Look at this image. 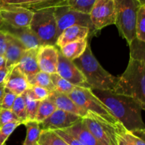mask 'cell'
<instances>
[{
    "label": "cell",
    "instance_id": "6da1fadb",
    "mask_svg": "<svg viewBox=\"0 0 145 145\" xmlns=\"http://www.w3.org/2000/svg\"><path fill=\"white\" fill-rule=\"evenodd\" d=\"M91 91L126 130L133 132L145 130L142 117V112L145 110V106L137 99L110 90L91 89Z\"/></svg>",
    "mask_w": 145,
    "mask_h": 145
},
{
    "label": "cell",
    "instance_id": "7a4b0ae2",
    "mask_svg": "<svg viewBox=\"0 0 145 145\" xmlns=\"http://www.w3.org/2000/svg\"><path fill=\"white\" fill-rule=\"evenodd\" d=\"M73 62L82 72L91 89L114 91L118 77L103 69L93 55L89 42L83 55Z\"/></svg>",
    "mask_w": 145,
    "mask_h": 145
},
{
    "label": "cell",
    "instance_id": "3957f363",
    "mask_svg": "<svg viewBox=\"0 0 145 145\" xmlns=\"http://www.w3.org/2000/svg\"><path fill=\"white\" fill-rule=\"evenodd\" d=\"M114 92L131 96L145 106V61L130 58L125 71L118 77Z\"/></svg>",
    "mask_w": 145,
    "mask_h": 145
},
{
    "label": "cell",
    "instance_id": "277c9868",
    "mask_svg": "<svg viewBox=\"0 0 145 145\" xmlns=\"http://www.w3.org/2000/svg\"><path fill=\"white\" fill-rule=\"evenodd\" d=\"M116 24L119 33L130 44L135 38V21L140 4L137 0H114Z\"/></svg>",
    "mask_w": 145,
    "mask_h": 145
},
{
    "label": "cell",
    "instance_id": "5b68a950",
    "mask_svg": "<svg viewBox=\"0 0 145 145\" xmlns=\"http://www.w3.org/2000/svg\"><path fill=\"white\" fill-rule=\"evenodd\" d=\"M52 8H43L33 12L29 27L35 34L41 45H55L57 38L56 20Z\"/></svg>",
    "mask_w": 145,
    "mask_h": 145
},
{
    "label": "cell",
    "instance_id": "8992f818",
    "mask_svg": "<svg viewBox=\"0 0 145 145\" xmlns=\"http://www.w3.org/2000/svg\"><path fill=\"white\" fill-rule=\"evenodd\" d=\"M68 96L75 103L87 112L94 113L113 125L120 123L107 106L92 92L91 88L76 86Z\"/></svg>",
    "mask_w": 145,
    "mask_h": 145
},
{
    "label": "cell",
    "instance_id": "52a82bcc",
    "mask_svg": "<svg viewBox=\"0 0 145 145\" xmlns=\"http://www.w3.org/2000/svg\"><path fill=\"white\" fill-rule=\"evenodd\" d=\"M88 130L101 145H117V124L113 125L94 113L88 112L82 118Z\"/></svg>",
    "mask_w": 145,
    "mask_h": 145
},
{
    "label": "cell",
    "instance_id": "ba28073f",
    "mask_svg": "<svg viewBox=\"0 0 145 145\" xmlns=\"http://www.w3.org/2000/svg\"><path fill=\"white\" fill-rule=\"evenodd\" d=\"M54 15L56 20L57 37L65 28L76 25L88 27L90 28L91 33L96 32L92 25L89 14L74 11L67 4L55 7Z\"/></svg>",
    "mask_w": 145,
    "mask_h": 145
},
{
    "label": "cell",
    "instance_id": "9c48e42d",
    "mask_svg": "<svg viewBox=\"0 0 145 145\" xmlns=\"http://www.w3.org/2000/svg\"><path fill=\"white\" fill-rule=\"evenodd\" d=\"M89 16L96 32L110 25H114L116 24L114 0H96Z\"/></svg>",
    "mask_w": 145,
    "mask_h": 145
},
{
    "label": "cell",
    "instance_id": "30bf717a",
    "mask_svg": "<svg viewBox=\"0 0 145 145\" xmlns=\"http://www.w3.org/2000/svg\"><path fill=\"white\" fill-rule=\"evenodd\" d=\"M34 11L16 6L0 7V18L4 24L14 27L29 26Z\"/></svg>",
    "mask_w": 145,
    "mask_h": 145
},
{
    "label": "cell",
    "instance_id": "8fae6325",
    "mask_svg": "<svg viewBox=\"0 0 145 145\" xmlns=\"http://www.w3.org/2000/svg\"><path fill=\"white\" fill-rule=\"evenodd\" d=\"M56 73L72 84L82 87L90 88L82 72L75 65L73 61L65 57L59 50Z\"/></svg>",
    "mask_w": 145,
    "mask_h": 145
},
{
    "label": "cell",
    "instance_id": "7c38bea8",
    "mask_svg": "<svg viewBox=\"0 0 145 145\" xmlns=\"http://www.w3.org/2000/svg\"><path fill=\"white\" fill-rule=\"evenodd\" d=\"M82 118L76 114L57 108L49 117L40 123V125L42 130H65Z\"/></svg>",
    "mask_w": 145,
    "mask_h": 145
},
{
    "label": "cell",
    "instance_id": "4fadbf2b",
    "mask_svg": "<svg viewBox=\"0 0 145 145\" xmlns=\"http://www.w3.org/2000/svg\"><path fill=\"white\" fill-rule=\"evenodd\" d=\"M59 50L55 45H40L38 49L37 58L40 70L51 74L56 73Z\"/></svg>",
    "mask_w": 145,
    "mask_h": 145
},
{
    "label": "cell",
    "instance_id": "5bb4252c",
    "mask_svg": "<svg viewBox=\"0 0 145 145\" xmlns=\"http://www.w3.org/2000/svg\"><path fill=\"white\" fill-rule=\"evenodd\" d=\"M0 30L18 39L26 50L39 48L41 45L38 38L29 26L14 27L4 24Z\"/></svg>",
    "mask_w": 145,
    "mask_h": 145
},
{
    "label": "cell",
    "instance_id": "9a60e30c",
    "mask_svg": "<svg viewBox=\"0 0 145 145\" xmlns=\"http://www.w3.org/2000/svg\"><path fill=\"white\" fill-rule=\"evenodd\" d=\"M64 4H67V0H0V7L16 6L28 8L33 11Z\"/></svg>",
    "mask_w": 145,
    "mask_h": 145
},
{
    "label": "cell",
    "instance_id": "2e32d148",
    "mask_svg": "<svg viewBox=\"0 0 145 145\" xmlns=\"http://www.w3.org/2000/svg\"><path fill=\"white\" fill-rule=\"evenodd\" d=\"M48 99L55 103L57 108L58 109L74 113L82 118L84 117L88 113L86 110L75 103L67 94L60 93L56 90L50 92Z\"/></svg>",
    "mask_w": 145,
    "mask_h": 145
},
{
    "label": "cell",
    "instance_id": "e0dca14e",
    "mask_svg": "<svg viewBox=\"0 0 145 145\" xmlns=\"http://www.w3.org/2000/svg\"><path fill=\"white\" fill-rule=\"evenodd\" d=\"M4 82L6 89L14 92L17 96L22 94L31 86L26 76L17 65L11 68Z\"/></svg>",
    "mask_w": 145,
    "mask_h": 145
},
{
    "label": "cell",
    "instance_id": "ac0fdd59",
    "mask_svg": "<svg viewBox=\"0 0 145 145\" xmlns=\"http://www.w3.org/2000/svg\"><path fill=\"white\" fill-rule=\"evenodd\" d=\"M7 34V44L4 55L6 59V67L8 69H11L18 65L21 57L26 50V48L18 39L9 34Z\"/></svg>",
    "mask_w": 145,
    "mask_h": 145
},
{
    "label": "cell",
    "instance_id": "d6986e66",
    "mask_svg": "<svg viewBox=\"0 0 145 145\" xmlns=\"http://www.w3.org/2000/svg\"><path fill=\"white\" fill-rule=\"evenodd\" d=\"M90 28L82 25H72L65 28L57 37L55 45L60 48L69 42L88 38Z\"/></svg>",
    "mask_w": 145,
    "mask_h": 145
},
{
    "label": "cell",
    "instance_id": "ffe728a7",
    "mask_svg": "<svg viewBox=\"0 0 145 145\" xmlns=\"http://www.w3.org/2000/svg\"><path fill=\"white\" fill-rule=\"evenodd\" d=\"M38 49V48L26 50L17 65L20 70L26 76L28 82L40 71L37 58Z\"/></svg>",
    "mask_w": 145,
    "mask_h": 145
},
{
    "label": "cell",
    "instance_id": "44dd1931",
    "mask_svg": "<svg viewBox=\"0 0 145 145\" xmlns=\"http://www.w3.org/2000/svg\"><path fill=\"white\" fill-rule=\"evenodd\" d=\"M62 130L70 134L84 145H101L85 126L82 119L73 125Z\"/></svg>",
    "mask_w": 145,
    "mask_h": 145
},
{
    "label": "cell",
    "instance_id": "7402d4cb",
    "mask_svg": "<svg viewBox=\"0 0 145 145\" xmlns=\"http://www.w3.org/2000/svg\"><path fill=\"white\" fill-rule=\"evenodd\" d=\"M88 43V38L79 40L66 44L59 48V51L65 57L73 61L83 55Z\"/></svg>",
    "mask_w": 145,
    "mask_h": 145
},
{
    "label": "cell",
    "instance_id": "603a6c76",
    "mask_svg": "<svg viewBox=\"0 0 145 145\" xmlns=\"http://www.w3.org/2000/svg\"><path fill=\"white\" fill-rule=\"evenodd\" d=\"M26 128V136L23 145H38L41 129L40 123L36 120H26L24 124Z\"/></svg>",
    "mask_w": 145,
    "mask_h": 145
},
{
    "label": "cell",
    "instance_id": "cb8c5ba5",
    "mask_svg": "<svg viewBox=\"0 0 145 145\" xmlns=\"http://www.w3.org/2000/svg\"><path fill=\"white\" fill-rule=\"evenodd\" d=\"M38 145H69L53 130H42Z\"/></svg>",
    "mask_w": 145,
    "mask_h": 145
},
{
    "label": "cell",
    "instance_id": "d4e9b609",
    "mask_svg": "<svg viewBox=\"0 0 145 145\" xmlns=\"http://www.w3.org/2000/svg\"><path fill=\"white\" fill-rule=\"evenodd\" d=\"M56 109L57 107L55 103L48 98L42 101H40L35 120L38 121V123H41L45 119L49 117Z\"/></svg>",
    "mask_w": 145,
    "mask_h": 145
},
{
    "label": "cell",
    "instance_id": "484cf974",
    "mask_svg": "<svg viewBox=\"0 0 145 145\" xmlns=\"http://www.w3.org/2000/svg\"><path fill=\"white\" fill-rule=\"evenodd\" d=\"M28 82L30 84V86L37 85V86H42L47 89L50 92L55 90V87L52 82L50 75L42 71L38 72Z\"/></svg>",
    "mask_w": 145,
    "mask_h": 145
},
{
    "label": "cell",
    "instance_id": "4316f807",
    "mask_svg": "<svg viewBox=\"0 0 145 145\" xmlns=\"http://www.w3.org/2000/svg\"><path fill=\"white\" fill-rule=\"evenodd\" d=\"M50 75L52 83L55 87V90L60 92V93H63L68 95L74 90V89L76 86H77L76 85L72 84L67 80L62 78L57 73H53Z\"/></svg>",
    "mask_w": 145,
    "mask_h": 145
},
{
    "label": "cell",
    "instance_id": "83f0119b",
    "mask_svg": "<svg viewBox=\"0 0 145 145\" xmlns=\"http://www.w3.org/2000/svg\"><path fill=\"white\" fill-rule=\"evenodd\" d=\"M135 37L142 41H145V4L138 8L135 21Z\"/></svg>",
    "mask_w": 145,
    "mask_h": 145
},
{
    "label": "cell",
    "instance_id": "f1b7e54d",
    "mask_svg": "<svg viewBox=\"0 0 145 145\" xmlns=\"http://www.w3.org/2000/svg\"><path fill=\"white\" fill-rule=\"evenodd\" d=\"M130 58L139 61H145V41L135 38L129 44Z\"/></svg>",
    "mask_w": 145,
    "mask_h": 145
},
{
    "label": "cell",
    "instance_id": "f546056e",
    "mask_svg": "<svg viewBox=\"0 0 145 145\" xmlns=\"http://www.w3.org/2000/svg\"><path fill=\"white\" fill-rule=\"evenodd\" d=\"M120 130L122 134L131 143L132 145H145V130L134 132L129 131L126 130L122 124H120Z\"/></svg>",
    "mask_w": 145,
    "mask_h": 145
},
{
    "label": "cell",
    "instance_id": "4dcf8cb0",
    "mask_svg": "<svg viewBox=\"0 0 145 145\" xmlns=\"http://www.w3.org/2000/svg\"><path fill=\"white\" fill-rule=\"evenodd\" d=\"M96 0H67V5L78 12L89 14Z\"/></svg>",
    "mask_w": 145,
    "mask_h": 145
},
{
    "label": "cell",
    "instance_id": "1f68e13d",
    "mask_svg": "<svg viewBox=\"0 0 145 145\" xmlns=\"http://www.w3.org/2000/svg\"><path fill=\"white\" fill-rule=\"evenodd\" d=\"M25 103V112H26L27 120H34L36 116L38 111V106H39L40 101L35 100L30 97L26 92L23 93Z\"/></svg>",
    "mask_w": 145,
    "mask_h": 145
},
{
    "label": "cell",
    "instance_id": "d6a6232c",
    "mask_svg": "<svg viewBox=\"0 0 145 145\" xmlns=\"http://www.w3.org/2000/svg\"><path fill=\"white\" fill-rule=\"evenodd\" d=\"M11 110L23 122V124H24V122L26 121L25 103L23 93L21 95H18L16 98L15 101L13 103L12 107H11Z\"/></svg>",
    "mask_w": 145,
    "mask_h": 145
},
{
    "label": "cell",
    "instance_id": "836d02e7",
    "mask_svg": "<svg viewBox=\"0 0 145 145\" xmlns=\"http://www.w3.org/2000/svg\"><path fill=\"white\" fill-rule=\"evenodd\" d=\"M21 122H11L0 126V145H5V142L13 132L20 125Z\"/></svg>",
    "mask_w": 145,
    "mask_h": 145
},
{
    "label": "cell",
    "instance_id": "e575fe53",
    "mask_svg": "<svg viewBox=\"0 0 145 145\" xmlns=\"http://www.w3.org/2000/svg\"><path fill=\"white\" fill-rule=\"evenodd\" d=\"M25 92L33 99L38 101H42L43 99H48L50 93V91L47 89L37 85L31 86L25 91Z\"/></svg>",
    "mask_w": 145,
    "mask_h": 145
},
{
    "label": "cell",
    "instance_id": "d590c367",
    "mask_svg": "<svg viewBox=\"0 0 145 145\" xmlns=\"http://www.w3.org/2000/svg\"><path fill=\"white\" fill-rule=\"evenodd\" d=\"M17 95L8 89H5L4 94L0 99V109H11Z\"/></svg>",
    "mask_w": 145,
    "mask_h": 145
},
{
    "label": "cell",
    "instance_id": "8d00e7d4",
    "mask_svg": "<svg viewBox=\"0 0 145 145\" xmlns=\"http://www.w3.org/2000/svg\"><path fill=\"white\" fill-rule=\"evenodd\" d=\"M21 122L11 109H0V126L11 122Z\"/></svg>",
    "mask_w": 145,
    "mask_h": 145
},
{
    "label": "cell",
    "instance_id": "74e56055",
    "mask_svg": "<svg viewBox=\"0 0 145 145\" xmlns=\"http://www.w3.org/2000/svg\"><path fill=\"white\" fill-rule=\"evenodd\" d=\"M53 131H55L58 135L60 136L65 141L67 142V143L69 145H84L83 144H82L79 140H77L76 138H74L73 136L71 135L70 134L67 133V132L64 131V130H53Z\"/></svg>",
    "mask_w": 145,
    "mask_h": 145
},
{
    "label": "cell",
    "instance_id": "f35d334b",
    "mask_svg": "<svg viewBox=\"0 0 145 145\" xmlns=\"http://www.w3.org/2000/svg\"><path fill=\"white\" fill-rule=\"evenodd\" d=\"M120 124H121L120 123L117 124V145H132L131 143L124 137V135L120 132Z\"/></svg>",
    "mask_w": 145,
    "mask_h": 145
},
{
    "label": "cell",
    "instance_id": "ab89813d",
    "mask_svg": "<svg viewBox=\"0 0 145 145\" xmlns=\"http://www.w3.org/2000/svg\"><path fill=\"white\" fill-rule=\"evenodd\" d=\"M7 44V34L4 31L0 30V55L5 53Z\"/></svg>",
    "mask_w": 145,
    "mask_h": 145
},
{
    "label": "cell",
    "instance_id": "60d3db41",
    "mask_svg": "<svg viewBox=\"0 0 145 145\" xmlns=\"http://www.w3.org/2000/svg\"><path fill=\"white\" fill-rule=\"evenodd\" d=\"M11 69H8V67H5L0 69V83L5 81L6 78H7V75L9 73Z\"/></svg>",
    "mask_w": 145,
    "mask_h": 145
},
{
    "label": "cell",
    "instance_id": "b9f144b4",
    "mask_svg": "<svg viewBox=\"0 0 145 145\" xmlns=\"http://www.w3.org/2000/svg\"><path fill=\"white\" fill-rule=\"evenodd\" d=\"M5 82H3L0 83V99L3 96L4 94V91H5Z\"/></svg>",
    "mask_w": 145,
    "mask_h": 145
},
{
    "label": "cell",
    "instance_id": "7bdbcfd3",
    "mask_svg": "<svg viewBox=\"0 0 145 145\" xmlns=\"http://www.w3.org/2000/svg\"><path fill=\"white\" fill-rule=\"evenodd\" d=\"M6 67V59L4 55H0V69Z\"/></svg>",
    "mask_w": 145,
    "mask_h": 145
},
{
    "label": "cell",
    "instance_id": "ee69618b",
    "mask_svg": "<svg viewBox=\"0 0 145 145\" xmlns=\"http://www.w3.org/2000/svg\"><path fill=\"white\" fill-rule=\"evenodd\" d=\"M3 24H4V22H3L2 19H1V18H0V29H1V26H2V25H3Z\"/></svg>",
    "mask_w": 145,
    "mask_h": 145
},
{
    "label": "cell",
    "instance_id": "f6af8a7d",
    "mask_svg": "<svg viewBox=\"0 0 145 145\" xmlns=\"http://www.w3.org/2000/svg\"><path fill=\"white\" fill-rule=\"evenodd\" d=\"M141 4H145V0H137Z\"/></svg>",
    "mask_w": 145,
    "mask_h": 145
}]
</instances>
